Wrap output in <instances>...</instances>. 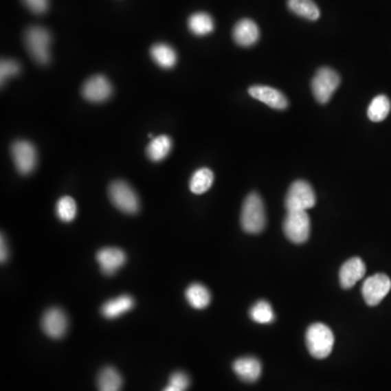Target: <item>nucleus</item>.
<instances>
[{
  "instance_id": "f257e3e1",
  "label": "nucleus",
  "mask_w": 391,
  "mask_h": 391,
  "mask_svg": "<svg viewBox=\"0 0 391 391\" xmlns=\"http://www.w3.org/2000/svg\"><path fill=\"white\" fill-rule=\"evenodd\" d=\"M241 223L246 233L259 234L267 224L265 203L257 192L247 196L241 210Z\"/></svg>"
},
{
  "instance_id": "f03ea898",
  "label": "nucleus",
  "mask_w": 391,
  "mask_h": 391,
  "mask_svg": "<svg viewBox=\"0 0 391 391\" xmlns=\"http://www.w3.org/2000/svg\"><path fill=\"white\" fill-rule=\"evenodd\" d=\"M335 337L332 329L323 323H314L309 326L306 344L309 353L315 359H325L334 348Z\"/></svg>"
},
{
  "instance_id": "7ed1b4c3",
  "label": "nucleus",
  "mask_w": 391,
  "mask_h": 391,
  "mask_svg": "<svg viewBox=\"0 0 391 391\" xmlns=\"http://www.w3.org/2000/svg\"><path fill=\"white\" fill-rule=\"evenodd\" d=\"M24 42L30 55L39 65H46L49 63V47L52 36L49 32L42 26H31L24 34Z\"/></svg>"
},
{
  "instance_id": "20e7f679",
  "label": "nucleus",
  "mask_w": 391,
  "mask_h": 391,
  "mask_svg": "<svg viewBox=\"0 0 391 391\" xmlns=\"http://www.w3.org/2000/svg\"><path fill=\"white\" fill-rule=\"evenodd\" d=\"M282 231L291 243H306L311 233V221L306 211H287Z\"/></svg>"
},
{
  "instance_id": "39448f33",
  "label": "nucleus",
  "mask_w": 391,
  "mask_h": 391,
  "mask_svg": "<svg viewBox=\"0 0 391 391\" xmlns=\"http://www.w3.org/2000/svg\"><path fill=\"white\" fill-rule=\"evenodd\" d=\"M316 196L306 181H295L289 187L285 198L287 211H306L315 205Z\"/></svg>"
},
{
  "instance_id": "423d86ee",
  "label": "nucleus",
  "mask_w": 391,
  "mask_h": 391,
  "mask_svg": "<svg viewBox=\"0 0 391 391\" xmlns=\"http://www.w3.org/2000/svg\"><path fill=\"white\" fill-rule=\"evenodd\" d=\"M340 84V76L331 67H321L312 80L311 87L316 101L324 104L332 98Z\"/></svg>"
},
{
  "instance_id": "0eeeda50",
  "label": "nucleus",
  "mask_w": 391,
  "mask_h": 391,
  "mask_svg": "<svg viewBox=\"0 0 391 391\" xmlns=\"http://www.w3.org/2000/svg\"><path fill=\"white\" fill-rule=\"evenodd\" d=\"M109 197L112 203L122 212L135 214L139 210V198L125 181H113L109 187Z\"/></svg>"
},
{
  "instance_id": "6e6552de",
  "label": "nucleus",
  "mask_w": 391,
  "mask_h": 391,
  "mask_svg": "<svg viewBox=\"0 0 391 391\" xmlns=\"http://www.w3.org/2000/svg\"><path fill=\"white\" fill-rule=\"evenodd\" d=\"M391 289V280L386 274L379 273L363 282L362 295L366 304L375 306L381 302Z\"/></svg>"
},
{
  "instance_id": "1a4fd4ad",
  "label": "nucleus",
  "mask_w": 391,
  "mask_h": 391,
  "mask_svg": "<svg viewBox=\"0 0 391 391\" xmlns=\"http://www.w3.org/2000/svg\"><path fill=\"white\" fill-rule=\"evenodd\" d=\"M11 155L19 173L27 175L36 168V148L27 140H18L13 144L11 147Z\"/></svg>"
},
{
  "instance_id": "9d476101",
  "label": "nucleus",
  "mask_w": 391,
  "mask_h": 391,
  "mask_svg": "<svg viewBox=\"0 0 391 391\" xmlns=\"http://www.w3.org/2000/svg\"><path fill=\"white\" fill-rule=\"evenodd\" d=\"M67 316L61 309H49L42 319V327L45 334L54 339H59L67 333Z\"/></svg>"
},
{
  "instance_id": "9b49d317",
  "label": "nucleus",
  "mask_w": 391,
  "mask_h": 391,
  "mask_svg": "<svg viewBox=\"0 0 391 391\" xmlns=\"http://www.w3.org/2000/svg\"><path fill=\"white\" fill-rule=\"evenodd\" d=\"M250 96L267 104L273 109L284 110L288 107V100L285 95L278 89L269 86L254 85L249 89Z\"/></svg>"
},
{
  "instance_id": "f8f14e48",
  "label": "nucleus",
  "mask_w": 391,
  "mask_h": 391,
  "mask_svg": "<svg viewBox=\"0 0 391 391\" xmlns=\"http://www.w3.org/2000/svg\"><path fill=\"white\" fill-rule=\"evenodd\" d=\"M82 93L84 98L91 102H102L111 96L112 86L104 76H93L84 84Z\"/></svg>"
},
{
  "instance_id": "ddd939ff",
  "label": "nucleus",
  "mask_w": 391,
  "mask_h": 391,
  "mask_svg": "<svg viewBox=\"0 0 391 391\" xmlns=\"http://www.w3.org/2000/svg\"><path fill=\"white\" fill-rule=\"evenodd\" d=\"M366 267L360 258H351L346 261L339 271L340 285L344 289H349L362 280L366 275Z\"/></svg>"
},
{
  "instance_id": "4468645a",
  "label": "nucleus",
  "mask_w": 391,
  "mask_h": 391,
  "mask_svg": "<svg viewBox=\"0 0 391 391\" xmlns=\"http://www.w3.org/2000/svg\"><path fill=\"white\" fill-rule=\"evenodd\" d=\"M97 261L104 274L111 276L126 262L124 252L119 248H104L97 252Z\"/></svg>"
},
{
  "instance_id": "2eb2a0df",
  "label": "nucleus",
  "mask_w": 391,
  "mask_h": 391,
  "mask_svg": "<svg viewBox=\"0 0 391 391\" xmlns=\"http://www.w3.org/2000/svg\"><path fill=\"white\" fill-rule=\"evenodd\" d=\"M233 370L241 381L254 383L261 376V362L254 357H245L234 362Z\"/></svg>"
},
{
  "instance_id": "dca6fc26",
  "label": "nucleus",
  "mask_w": 391,
  "mask_h": 391,
  "mask_svg": "<svg viewBox=\"0 0 391 391\" xmlns=\"http://www.w3.org/2000/svg\"><path fill=\"white\" fill-rule=\"evenodd\" d=\"M233 37L237 44L243 47L252 46L260 37L259 27L252 20L244 19L234 27Z\"/></svg>"
},
{
  "instance_id": "f3484780",
  "label": "nucleus",
  "mask_w": 391,
  "mask_h": 391,
  "mask_svg": "<svg viewBox=\"0 0 391 391\" xmlns=\"http://www.w3.org/2000/svg\"><path fill=\"white\" fill-rule=\"evenodd\" d=\"M134 306V299L130 295H122L118 298L107 301L104 306H101V313L104 317L109 320L117 319L122 314L132 310Z\"/></svg>"
},
{
  "instance_id": "a211bd4d",
  "label": "nucleus",
  "mask_w": 391,
  "mask_h": 391,
  "mask_svg": "<svg viewBox=\"0 0 391 391\" xmlns=\"http://www.w3.org/2000/svg\"><path fill=\"white\" fill-rule=\"evenodd\" d=\"M122 385V376L112 366L102 368L97 379L98 391H121Z\"/></svg>"
},
{
  "instance_id": "6ab92c4d",
  "label": "nucleus",
  "mask_w": 391,
  "mask_h": 391,
  "mask_svg": "<svg viewBox=\"0 0 391 391\" xmlns=\"http://www.w3.org/2000/svg\"><path fill=\"white\" fill-rule=\"evenodd\" d=\"M150 55L153 61L164 69H171L177 63V52L168 44H156L151 47Z\"/></svg>"
},
{
  "instance_id": "aec40b11",
  "label": "nucleus",
  "mask_w": 391,
  "mask_h": 391,
  "mask_svg": "<svg viewBox=\"0 0 391 391\" xmlns=\"http://www.w3.org/2000/svg\"><path fill=\"white\" fill-rule=\"evenodd\" d=\"M186 299L192 308H207L211 302V293L205 286L201 284H192L186 289Z\"/></svg>"
},
{
  "instance_id": "412c9836",
  "label": "nucleus",
  "mask_w": 391,
  "mask_h": 391,
  "mask_svg": "<svg viewBox=\"0 0 391 391\" xmlns=\"http://www.w3.org/2000/svg\"><path fill=\"white\" fill-rule=\"evenodd\" d=\"M288 7L301 18L315 21L321 16L320 9L313 0H288Z\"/></svg>"
},
{
  "instance_id": "4be33fe9",
  "label": "nucleus",
  "mask_w": 391,
  "mask_h": 391,
  "mask_svg": "<svg viewBox=\"0 0 391 391\" xmlns=\"http://www.w3.org/2000/svg\"><path fill=\"white\" fill-rule=\"evenodd\" d=\"M214 181V174L210 168H202L194 172L190 179V188L196 194H205L210 190Z\"/></svg>"
},
{
  "instance_id": "5701e85b",
  "label": "nucleus",
  "mask_w": 391,
  "mask_h": 391,
  "mask_svg": "<svg viewBox=\"0 0 391 391\" xmlns=\"http://www.w3.org/2000/svg\"><path fill=\"white\" fill-rule=\"evenodd\" d=\"M188 27L190 32L198 36H203L213 32L214 30V21L212 16L205 12L194 13L188 19Z\"/></svg>"
},
{
  "instance_id": "b1692460",
  "label": "nucleus",
  "mask_w": 391,
  "mask_h": 391,
  "mask_svg": "<svg viewBox=\"0 0 391 391\" xmlns=\"http://www.w3.org/2000/svg\"><path fill=\"white\" fill-rule=\"evenodd\" d=\"M171 149V138L166 136V135H162V136H159V137L153 138L151 140V143L147 147V155L150 160L159 162L168 156Z\"/></svg>"
},
{
  "instance_id": "393cba45",
  "label": "nucleus",
  "mask_w": 391,
  "mask_h": 391,
  "mask_svg": "<svg viewBox=\"0 0 391 391\" xmlns=\"http://www.w3.org/2000/svg\"><path fill=\"white\" fill-rule=\"evenodd\" d=\"M391 109V102L388 97L379 95L370 102L368 109V117L373 122H381L388 117Z\"/></svg>"
},
{
  "instance_id": "a878e982",
  "label": "nucleus",
  "mask_w": 391,
  "mask_h": 391,
  "mask_svg": "<svg viewBox=\"0 0 391 391\" xmlns=\"http://www.w3.org/2000/svg\"><path fill=\"white\" fill-rule=\"evenodd\" d=\"M249 314L252 321L257 322L259 324H269L275 320L272 306L265 300H260L254 303Z\"/></svg>"
},
{
  "instance_id": "bb28decb",
  "label": "nucleus",
  "mask_w": 391,
  "mask_h": 391,
  "mask_svg": "<svg viewBox=\"0 0 391 391\" xmlns=\"http://www.w3.org/2000/svg\"><path fill=\"white\" fill-rule=\"evenodd\" d=\"M76 211H78V208H76V200L69 196L60 198L59 201L57 202L56 212H57L58 218L65 223H69L76 219Z\"/></svg>"
},
{
  "instance_id": "cd10ccee",
  "label": "nucleus",
  "mask_w": 391,
  "mask_h": 391,
  "mask_svg": "<svg viewBox=\"0 0 391 391\" xmlns=\"http://www.w3.org/2000/svg\"><path fill=\"white\" fill-rule=\"evenodd\" d=\"M190 377L183 372H175L170 376L168 385L164 391H186L190 387Z\"/></svg>"
},
{
  "instance_id": "c85d7f7f",
  "label": "nucleus",
  "mask_w": 391,
  "mask_h": 391,
  "mask_svg": "<svg viewBox=\"0 0 391 391\" xmlns=\"http://www.w3.org/2000/svg\"><path fill=\"white\" fill-rule=\"evenodd\" d=\"M20 72V65L14 60H3L0 65V78L1 84L5 83L8 78L16 76Z\"/></svg>"
},
{
  "instance_id": "c756f323",
  "label": "nucleus",
  "mask_w": 391,
  "mask_h": 391,
  "mask_svg": "<svg viewBox=\"0 0 391 391\" xmlns=\"http://www.w3.org/2000/svg\"><path fill=\"white\" fill-rule=\"evenodd\" d=\"M24 5L36 14H43L48 10L49 0H22Z\"/></svg>"
},
{
  "instance_id": "7c9ffc66",
  "label": "nucleus",
  "mask_w": 391,
  "mask_h": 391,
  "mask_svg": "<svg viewBox=\"0 0 391 391\" xmlns=\"http://www.w3.org/2000/svg\"><path fill=\"white\" fill-rule=\"evenodd\" d=\"M1 262L5 263L7 260H8L9 252L8 246H7V243H5V236L1 235Z\"/></svg>"
}]
</instances>
